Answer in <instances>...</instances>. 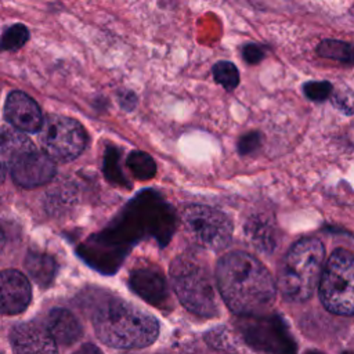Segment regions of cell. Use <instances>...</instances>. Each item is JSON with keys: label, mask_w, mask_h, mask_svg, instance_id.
Listing matches in <instances>:
<instances>
[{"label": "cell", "mask_w": 354, "mask_h": 354, "mask_svg": "<svg viewBox=\"0 0 354 354\" xmlns=\"http://www.w3.org/2000/svg\"><path fill=\"white\" fill-rule=\"evenodd\" d=\"M15 184L24 188H35L48 183L55 174L54 160L43 151H32L18 159L10 167Z\"/></svg>", "instance_id": "9c48e42d"}, {"label": "cell", "mask_w": 354, "mask_h": 354, "mask_svg": "<svg viewBox=\"0 0 354 354\" xmlns=\"http://www.w3.org/2000/svg\"><path fill=\"white\" fill-rule=\"evenodd\" d=\"M183 223L189 235L202 246L212 250L224 249L232 238V223L218 209L192 205L183 213Z\"/></svg>", "instance_id": "ba28073f"}, {"label": "cell", "mask_w": 354, "mask_h": 354, "mask_svg": "<svg viewBox=\"0 0 354 354\" xmlns=\"http://www.w3.org/2000/svg\"><path fill=\"white\" fill-rule=\"evenodd\" d=\"M319 297L330 313L354 314V254L344 249L335 250L319 279Z\"/></svg>", "instance_id": "5b68a950"}, {"label": "cell", "mask_w": 354, "mask_h": 354, "mask_svg": "<svg viewBox=\"0 0 354 354\" xmlns=\"http://www.w3.org/2000/svg\"><path fill=\"white\" fill-rule=\"evenodd\" d=\"M216 283L228 308L242 317L261 315L275 300L271 274L245 252H231L218 260Z\"/></svg>", "instance_id": "6da1fadb"}, {"label": "cell", "mask_w": 354, "mask_h": 354, "mask_svg": "<svg viewBox=\"0 0 354 354\" xmlns=\"http://www.w3.org/2000/svg\"><path fill=\"white\" fill-rule=\"evenodd\" d=\"M25 267L33 281L43 288L53 282L57 272L55 259L46 253H29L25 260Z\"/></svg>", "instance_id": "e0dca14e"}, {"label": "cell", "mask_w": 354, "mask_h": 354, "mask_svg": "<svg viewBox=\"0 0 354 354\" xmlns=\"http://www.w3.org/2000/svg\"><path fill=\"white\" fill-rule=\"evenodd\" d=\"M214 80L225 90H234L239 83V72L232 62L220 61L213 66Z\"/></svg>", "instance_id": "d6986e66"}, {"label": "cell", "mask_w": 354, "mask_h": 354, "mask_svg": "<svg viewBox=\"0 0 354 354\" xmlns=\"http://www.w3.org/2000/svg\"><path fill=\"white\" fill-rule=\"evenodd\" d=\"M321 57L339 61L342 64H354V47L340 40H324L317 47Z\"/></svg>", "instance_id": "ac0fdd59"}, {"label": "cell", "mask_w": 354, "mask_h": 354, "mask_svg": "<svg viewBox=\"0 0 354 354\" xmlns=\"http://www.w3.org/2000/svg\"><path fill=\"white\" fill-rule=\"evenodd\" d=\"M127 165L133 174L141 180L151 178L156 171L152 158L144 152H131L127 159Z\"/></svg>", "instance_id": "ffe728a7"}, {"label": "cell", "mask_w": 354, "mask_h": 354, "mask_svg": "<svg viewBox=\"0 0 354 354\" xmlns=\"http://www.w3.org/2000/svg\"><path fill=\"white\" fill-rule=\"evenodd\" d=\"M4 242H6V236H4V232L0 228V249L4 246Z\"/></svg>", "instance_id": "83f0119b"}, {"label": "cell", "mask_w": 354, "mask_h": 354, "mask_svg": "<svg viewBox=\"0 0 354 354\" xmlns=\"http://www.w3.org/2000/svg\"><path fill=\"white\" fill-rule=\"evenodd\" d=\"M73 354H104V353L95 344L84 343Z\"/></svg>", "instance_id": "4316f807"}, {"label": "cell", "mask_w": 354, "mask_h": 354, "mask_svg": "<svg viewBox=\"0 0 354 354\" xmlns=\"http://www.w3.org/2000/svg\"><path fill=\"white\" fill-rule=\"evenodd\" d=\"M4 116L11 127L22 133L39 131L43 115L36 101L22 91H11L4 105Z\"/></svg>", "instance_id": "7c38bea8"}, {"label": "cell", "mask_w": 354, "mask_h": 354, "mask_svg": "<svg viewBox=\"0 0 354 354\" xmlns=\"http://www.w3.org/2000/svg\"><path fill=\"white\" fill-rule=\"evenodd\" d=\"M238 329L248 346L264 354H296L297 344L278 315L242 317Z\"/></svg>", "instance_id": "8992f818"}, {"label": "cell", "mask_w": 354, "mask_h": 354, "mask_svg": "<svg viewBox=\"0 0 354 354\" xmlns=\"http://www.w3.org/2000/svg\"><path fill=\"white\" fill-rule=\"evenodd\" d=\"M243 59L249 64H257L264 58V50L261 46L256 43H248L242 48Z\"/></svg>", "instance_id": "d4e9b609"}, {"label": "cell", "mask_w": 354, "mask_h": 354, "mask_svg": "<svg viewBox=\"0 0 354 354\" xmlns=\"http://www.w3.org/2000/svg\"><path fill=\"white\" fill-rule=\"evenodd\" d=\"M10 342L14 354H58L47 328L37 322H24L12 328Z\"/></svg>", "instance_id": "8fae6325"}, {"label": "cell", "mask_w": 354, "mask_h": 354, "mask_svg": "<svg viewBox=\"0 0 354 354\" xmlns=\"http://www.w3.org/2000/svg\"><path fill=\"white\" fill-rule=\"evenodd\" d=\"M30 299V282L21 271L11 268L0 271V314H19L29 306Z\"/></svg>", "instance_id": "30bf717a"}, {"label": "cell", "mask_w": 354, "mask_h": 354, "mask_svg": "<svg viewBox=\"0 0 354 354\" xmlns=\"http://www.w3.org/2000/svg\"><path fill=\"white\" fill-rule=\"evenodd\" d=\"M303 91L311 101L322 102L330 95L332 84L329 82H308L303 86Z\"/></svg>", "instance_id": "603a6c76"}, {"label": "cell", "mask_w": 354, "mask_h": 354, "mask_svg": "<svg viewBox=\"0 0 354 354\" xmlns=\"http://www.w3.org/2000/svg\"><path fill=\"white\" fill-rule=\"evenodd\" d=\"M93 325L98 339L113 348H142L159 335V322L153 315L122 299L101 304L94 311Z\"/></svg>", "instance_id": "7a4b0ae2"}, {"label": "cell", "mask_w": 354, "mask_h": 354, "mask_svg": "<svg viewBox=\"0 0 354 354\" xmlns=\"http://www.w3.org/2000/svg\"><path fill=\"white\" fill-rule=\"evenodd\" d=\"M4 166L0 163V183H3V180H4Z\"/></svg>", "instance_id": "f1b7e54d"}, {"label": "cell", "mask_w": 354, "mask_h": 354, "mask_svg": "<svg viewBox=\"0 0 354 354\" xmlns=\"http://www.w3.org/2000/svg\"><path fill=\"white\" fill-rule=\"evenodd\" d=\"M325 252L321 241L304 238L286 253L278 274V288L289 301L310 299L319 285Z\"/></svg>", "instance_id": "3957f363"}, {"label": "cell", "mask_w": 354, "mask_h": 354, "mask_svg": "<svg viewBox=\"0 0 354 354\" xmlns=\"http://www.w3.org/2000/svg\"><path fill=\"white\" fill-rule=\"evenodd\" d=\"M28 40V30L25 26L17 24L11 26L4 35L0 41V48L1 50H15Z\"/></svg>", "instance_id": "44dd1931"}, {"label": "cell", "mask_w": 354, "mask_h": 354, "mask_svg": "<svg viewBox=\"0 0 354 354\" xmlns=\"http://www.w3.org/2000/svg\"><path fill=\"white\" fill-rule=\"evenodd\" d=\"M343 354H354V351H346V353H343Z\"/></svg>", "instance_id": "4dcf8cb0"}, {"label": "cell", "mask_w": 354, "mask_h": 354, "mask_svg": "<svg viewBox=\"0 0 354 354\" xmlns=\"http://www.w3.org/2000/svg\"><path fill=\"white\" fill-rule=\"evenodd\" d=\"M170 279L178 300L189 313L205 318L218 314L213 278L199 257L189 253L178 254L170 264Z\"/></svg>", "instance_id": "277c9868"}, {"label": "cell", "mask_w": 354, "mask_h": 354, "mask_svg": "<svg viewBox=\"0 0 354 354\" xmlns=\"http://www.w3.org/2000/svg\"><path fill=\"white\" fill-rule=\"evenodd\" d=\"M333 98L335 105H337L342 111L347 113L354 112V98H351L348 94H336Z\"/></svg>", "instance_id": "484cf974"}, {"label": "cell", "mask_w": 354, "mask_h": 354, "mask_svg": "<svg viewBox=\"0 0 354 354\" xmlns=\"http://www.w3.org/2000/svg\"><path fill=\"white\" fill-rule=\"evenodd\" d=\"M245 231L252 243L263 252H272L277 246V230L270 218L256 216L248 220Z\"/></svg>", "instance_id": "2e32d148"}, {"label": "cell", "mask_w": 354, "mask_h": 354, "mask_svg": "<svg viewBox=\"0 0 354 354\" xmlns=\"http://www.w3.org/2000/svg\"><path fill=\"white\" fill-rule=\"evenodd\" d=\"M304 354H324V353H319V351H315V350H308Z\"/></svg>", "instance_id": "f546056e"}, {"label": "cell", "mask_w": 354, "mask_h": 354, "mask_svg": "<svg viewBox=\"0 0 354 354\" xmlns=\"http://www.w3.org/2000/svg\"><path fill=\"white\" fill-rule=\"evenodd\" d=\"M39 140L44 152L53 159L68 162L77 158L87 144L83 126L69 116L50 115L43 119Z\"/></svg>", "instance_id": "52a82bcc"}, {"label": "cell", "mask_w": 354, "mask_h": 354, "mask_svg": "<svg viewBox=\"0 0 354 354\" xmlns=\"http://www.w3.org/2000/svg\"><path fill=\"white\" fill-rule=\"evenodd\" d=\"M130 286L141 299L153 306L160 307L169 300L167 282L156 268L134 270L130 275Z\"/></svg>", "instance_id": "4fadbf2b"}, {"label": "cell", "mask_w": 354, "mask_h": 354, "mask_svg": "<svg viewBox=\"0 0 354 354\" xmlns=\"http://www.w3.org/2000/svg\"><path fill=\"white\" fill-rule=\"evenodd\" d=\"M35 149L36 147L25 133L11 126L0 129V163L3 166L10 167L18 159Z\"/></svg>", "instance_id": "9a60e30c"}, {"label": "cell", "mask_w": 354, "mask_h": 354, "mask_svg": "<svg viewBox=\"0 0 354 354\" xmlns=\"http://www.w3.org/2000/svg\"><path fill=\"white\" fill-rule=\"evenodd\" d=\"M46 328L54 342L62 346L75 344L83 333L77 318L65 308H53L47 315Z\"/></svg>", "instance_id": "5bb4252c"}, {"label": "cell", "mask_w": 354, "mask_h": 354, "mask_svg": "<svg viewBox=\"0 0 354 354\" xmlns=\"http://www.w3.org/2000/svg\"><path fill=\"white\" fill-rule=\"evenodd\" d=\"M261 142V137L257 131H250L243 134L239 141H238V151L241 155H248V153H253L254 151L259 149Z\"/></svg>", "instance_id": "cb8c5ba5"}, {"label": "cell", "mask_w": 354, "mask_h": 354, "mask_svg": "<svg viewBox=\"0 0 354 354\" xmlns=\"http://www.w3.org/2000/svg\"><path fill=\"white\" fill-rule=\"evenodd\" d=\"M205 340L209 346L217 350H232L234 342L230 332L224 328H216L205 335Z\"/></svg>", "instance_id": "7402d4cb"}]
</instances>
